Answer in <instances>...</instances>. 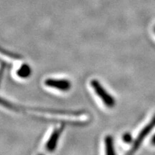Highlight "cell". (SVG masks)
I'll use <instances>...</instances> for the list:
<instances>
[{
    "label": "cell",
    "mask_w": 155,
    "mask_h": 155,
    "mask_svg": "<svg viewBox=\"0 0 155 155\" xmlns=\"http://www.w3.org/2000/svg\"><path fill=\"white\" fill-rule=\"evenodd\" d=\"M91 86L94 89L95 94L99 97L104 104L108 108H113L116 105V99L113 96L108 94L107 91L103 87L98 81L93 79L90 82Z\"/></svg>",
    "instance_id": "6da1fadb"
},
{
    "label": "cell",
    "mask_w": 155,
    "mask_h": 155,
    "mask_svg": "<svg viewBox=\"0 0 155 155\" xmlns=\"http://www.w3.org/2000/svg\"><path fill=\"white\" fill-rule=\"evenodd\" d=\"M155 127V114L152 117V119H151V121L149 122L145 127L143 128L142 130L139 132V135L137 136V138L135 139V140L133 141L132 147H131L130 151H129V154H133L140 147L141 144H142L143 141L144 140L145 138L150 134V133L153 130V129Z\"/></svg>",
    "instance_id": "7a4b0ae2"
},
{
    "label": "cell",
    "mask_w": 155,
    "mask_h": 155,
    "mask_svg": "<svg viewBox=\"0 0 155 155\" xmlns=\"http://www.w3.org/2000/svg\"><path fill=\"white\" fill-rule=\"evenodd\" d=\"M45 85L49 88H55L63 92L68 91L72 87V83L68 79L47 78L45 81Z\"/></svg>",
    "instance_id": "3957f363"
},
{
    "label": "cell",
    "mask_w": 155,
    "mask_h": 155,
    "mask_svg": "<svg viewBox=\"0 0 155 155\" xmlns=\"http://www.w3.org/2000/svg\"><path fill=\"white\" fill-rule=\"evenodd\" d=\"M64 129H65V126L64 125H61V127L54 129L45 144V149L48 152H52L55 150L58 141H59L60 137H61Z\"/></svg>",
    "instance_id": "277c9868"
},
{
    "label": "cell",
    "mask_w": 155,
    "mask_h": 155,
    "mask_svg": "<svg viewBox=\"0 0 155 155\" xmlns=\"http://www.w3.org/2000/svg\"><path fill=\"white\" fill-rule=\"evenodd\" d=\"M32 68L28 64L24 63L17 71V75L21 78H28L32 75Z\"/></svg>",
    "instance_id": "5b68a950"
},
{
    "label": "cell",
    "mask_w": 155,
    "mask_h": 155,
    "mask_svg": "<svg viewBox=\"0 0 155 155\" xmlns=\"http://www.w3.org/2000/svg\"><path fill=\"white\" fill-rule=\"evenodd\" d=\"M104 143H105L106 154L108 155L115 154L116 152L114 151L113 137L110 135L106 136L105 137V139H104Z\"/></svg>",
    "instance_id": "8992f818"
},
{
    "label": "cell",
    "mask_w": 155,
    "mask_h": 155,
    "mask_svg": "<svg viewBox=\"0 0 155 155\" xmlns=\"http://www.w3.org/2000/svg\"><path fill=\"white\" fill-rule=\"evenodd\" d=\"M122 139H123V141H124L125 143H127V144H130V143H131L133 141V137L131 136L130 133L127 132L123 135V137H122Z\"/></svg>",
    "instance_id": "52a82bcc"
},
{
    "label": "cell",
    "mask_w": 155,
    "mask_h": 155,
    "mask_svg": "<svg viewBox=\"0 0 155 155\" xmlns=\"http://www.w3.org/2000/svg\"><path fill=\"white\" fill-rule=\"evenodd\" d=\"M151 141H152V144L155 146V134H154V136L152 137V140H151Z\"/></svg>",
    "instance_id": "ba28073f"
},
{
    "label": "cell",
    "mask_w": 155,
    "mask_h": 155,
    "mask_svg": "<svg viewBox=\"0 0 155 155\" xmlns=\"http://www.w3.org/2000/svg\"><path fill=\"white\" fill-rule=\"evenodd\" d=\"M154 32H155V27H154Z\"/></svg>",
    "instance_id": "9c48e42d"
}]
</instances>
